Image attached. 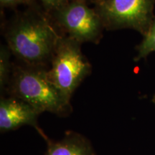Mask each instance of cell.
I'll use <instances>...</instances> for the list:
<instances>
[{"label":"cell","instance_id":"cell-1","mask_svg":"<svg viewBox=\"0 0 155 155\" xmlns=\"http://www.w3.org/2000/svg\"><path fill=\"white\" fill-rule=\"evenodd\" d=\"M61 35L50 17L34 7L16 15L4 31L11 53L32 66L50 63Z\"/></svg>","mask_w":155,"mask_h":155},{"label":"cell","instance_id":"cell-2","mask_svg":"<svg viewBox=\"0 0 155 155\" xmlns=\"http://www.w3.org/2000/svg\"><path fill=\"white\" fill-rule=\"evenodd\" d=\"M7 88L12 96L26 102L38 114H60L68 107L69 103L48 79L45 67L13 65Z\"/></svg>","mask_w":155,"mask_h":155},{"label":"cell","instance_id":"cell-3","mask_svg":"<svg viewBox=\"0 0 155 155\" xmlns=\"http://www.w3.org/2000/svg\"><path fill=\"white\" fill-rule=\"evenodd\" d=\"M81 44L61 35L48 69L50 82L68 103L75 89L91 73V65L81 52Z\"/></svg>","mask_w":155,"mask_h":155},{"label":"cell","instance_id":"cell-4","mask_svg":"<svg viewBox=\"0 0 155 155\" xmlns=\"http://www.w3.org/2000/svg\"><path fill=\"white\" fill-rule=\"evenodd\" d=\"M154 0H98L94 9L108 30L133 28L146 35L152 24Z\"/></svg>","mask_w":155,"mask_h":155},{"label":"cell","instance_id":"cell-5","mask_svg":"<svg viewBox=\"0 0 155 155\" xmlns=\"http://www.w3.org/2000/svg\"><path fill=\"white\" fill-rule=\"evenodd\" d=\"M62 35L81 43H98L102 38L104 27L96 10L83 0H71L65 7L50 16Z\"/></svg>","mask_w":155,"mask_h":155},{"label":"cell","instance_id":"cell-6","mask_svg":"<svg viewBox=\"0 0 155 155\" xmlns=\"http://www.w3.org/2000/svg\"><path fill=\"white\" fill-rule=\"evenodd\" d=\"M38 113L16 97L2 98L0 102V129L10 131L22 125H35Z\"/></svg>","mask_w":155,"mask_h":155},{"label":"cell","instance_id":"cell-7","mask_svg":"<svg viewBox=\"0 0 155 155\" xmlns=\"http://www.w3.org/2000/svg\"><path fill=\"white\" fill-rule=\"evenodd\" d=\"M11 51L7 45H1L0 48V86L7 88L10 79L13 64L10 62Z\"/></svg>","mask_w":155,"mask_h":155},{"label":"cell","instance_id":"cell-8","mask_svg":"<svg viewBox=\"0 0 155 155\" xmlns=\"http://www.w3.org/2000/svg\"><path fill=\"white\" fill-rule=\"evenodd\" d=\"M48 155H91L82 145L73 142H63L54 144L48 150Z\"/></svg>","mask_w":155,"mask_h":155},{"label":"cell","instance_id":"cell-9","mask_svg":"<svg viewBox=\"0 0 155 155\" xmlns=\"http://www.w3.org/2000/svg\"><path fill=\"white\" fill-rule=\"evenodd\" d=\"M139 53L136 61L147 57L152 52H155V20L144 35V39L139 47Z\"/></svg>","mask_w":155,"mask_h":155},{"label":"cell","instance_id":"cell-10","mask_svg":"<svg viewBox=\"0 0 155 155\" xmlns=\"http://www.w3.org/2000/svg\"><path fill=\"white\" fill-rule=\"evenodd\" d=\"M40 1L44 7L45 12L50 17L65 7L71 0H40Z\"/></svg>","mask_w":155,"mask_h":155},{"label":"cell","instance_id":"cell-11","mask_svg":"<svg viewBox=\"0 0 155 155\" xmlns=\"http://www.w3.org/2000/svg\"><path fill=\"white\" fill-rule=\"evenodd\" d=\"M0 3L2 7H15V6L26 4V5H32V0H0Z\"/></svg>","mask_w":155,"mask_h":155},{"label":"cell","instance_id":"cell-12","mask_svg":"<svg viewBox=\"0 0 155 155\" xmlns=\"http://www.w3.org/2000/svg\"><path fill=\"white\" fill-rule=\"evenodd\" d=\"M83 1H86V0H83ZM95 1H96V2H98V0H95Z\"/></svg>","mask_w":155,"mask_h":155}]
</instances>
